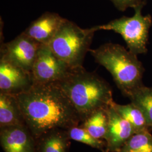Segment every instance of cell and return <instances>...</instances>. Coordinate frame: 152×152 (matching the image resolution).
<instances>
[{
	"label": "cell",
	"instance_id": "obj_20",
	"mask_svg": "<svg viewBox=\"0 0 152 152\" xmlns=\"http://www.w3.org/2000/svg\"></svg>",
	"mask_w": 152,
	"mask_h": 152
},
{
	"label": "cell",
	"instance_id": "obj_3",
	"mask_svg": "<svg viewBox=\"0 0 152 152\" xmlns=\"http://www.w3.org/2000/svg\"><path fill=\"white\" fill-rule=\"evenodd\" d=\"M95 61L109 72L114 82L127 97L143 85L144 68L137 55L119 44L107 43L90 50Z\"/></svg>",
	"mask_w": 152,
	"mask_h": 152
},
{
	"label": "cell",
	"instance_id": "obj_19",
	"mask_svg": "<svg viewBox=\"0 0 152 152\" xmlns=\"http://www.w3.org/2000/svg\"><path fill=\"white\" fill-rule=\"evenodd\" d=\"M115 6L121 10H125L129 7H136L140 6L143 0H110Z\"/></svg>",
	"mask_w": 152,
	"mask_h": 152
},
{
	"label": "cell",
	"instance_id": "obj_8",
	"mask_svg": "<svg viewBox=\"0 0 152 152\" xmlns=\"http://www.w3.org/2000/svg\"><path fill=\"white\" fill-rule=\"evenodd\" d=\"M33 84L30 72L0 58V91L16 95L28 90Z\"/></svg>",
	"mask_w": 152,
	"mask_h": 152
},
{
	"label": "cell",
	"instance_id": "obj_12",
	"mask_svg": "<svg viewBox=\"0 0 152 152\" xmlns=\"http://www.w3.org/2000/svg\"><path fill=\"white\" fill-rule=\"evenodd\" d=\"M23 121L15 96L0 92L1 128L23 126Z\"/></svg>",
	"mask_w": 152,
	"mask_h": 152
},
{
	"label": "cell",
	"instance_id": "obj_7",
	"mask_svg": "<svg viewBox=\"0 0 152 152\" xmlns=\"http://www.w3.org/2000/svg\"><path fill=\"white\" fill-rule=\"evenodd\" d=\"M41 45L22 32L1 45L0 58L31 73Z\"/></svg>",
	"mask_w": 152,
	"mask_h": 152
},
{
	"label": "cell",
	"instance_id": "obj_9",
	"mask_svg": "<svg viewBox=\"0 0 152 152\" xmlns=\"http://www.w3.org/2000/svg\"><path fill=\"white\" fill-rule=\"evenodd\" d=\"M108 126L104 140L106 152H117L131 136L136 133L132 125L110 105L107 109Z\"/></svg>",
	"mask_w": 152,
	"mask_h": 152
},
{
	"label": "cell",
	"instance_id": "obj_14",
	"mask_svg": "<svg viewBox=\"0 0 152 152\" xmlns=\"http://www.w3.org/2000/svg\"><path fill=\"white\" fill-rule=\"evenodd\" d=\"M131 103L134 104L143 113L150 129H152V87L144 85L129 96Z\"/></svg>",
	"mask_w": 152,
	"mask_h": 152
},
{
	"label": "cell",
	"instance_id": "obj_5",
	"mask_svg": "<svg viewBox=\"0 0 152 152\" xmlns=\"http://www.w3.org/2000/svg\"><path fill=\"white\" fill-rule=\"evenodd\" d=\"M135 14L131 17L123 16L108 23L95 26L99 30L112 31L121 35L127 44L129 50L137 55L147 53L149 32L152 25L150 15L141 14V6L135 9Z\"/></svg>",
	"mask_w": 152,
	"mask_h": 152
},
{
	"label": "cell",
	"instance_id": "obj_2",
	"mask_svg": "<svg viewBox=\"0 0 152 152\" xmlns=\"http://www.w3.org/2000/svg\"><path fill=\"white\" fill-rule=\"evenodd\" d=\"M56 83L81 120L86 119L97 110L108 108L114 102L108 83L83 66L72 68L67 75Z\"/></svg>",
	"mask_w": 152,
	"mask_h": 152
},
{
	"label": "cell",
	"instance_id": "obj_6",
	"mask_svg": "<svg viewBox=\"0 0 152 152\" xmlns=\"http://www.w3.org/2000/svg\"><path fill=\"white\" fill-rule=\"evenodd\" d=\"M71 68L55 55L48 45H41L31 72L33 83H58Z\"/></svg>",
	"mask_w": 152,
	"mask_h": 152
},
{
	"label": "cell",
	"instance_id": "obj_15",
	"mask_svg": "<svg viewBox=\"0 0 152 152\" xmlns=\"http://www.w3.org/2000/svg\"><path fill=\"white\" fill-rule=\"evenodd\" d=\"M107 109L99 110L91 114L85 120L82 127L94 137L99 140L105 139L108 130V116Z\"/></svg>",
	"mask_w": 152,
	"mask_h": 152
},
{
	"label": "cell",
	"instance_id": "obj_1",
	"mask_svg": "<svg viewBox=\"0 0 152 152\" xmlns=\"http://www.w3.org/2000/svg\"><path fill=\"white\" fill-rule=\"evenodd\" d=\"M15 96L25 122L36 138L58 129H70L80 119L56 83H33Z\"/></svg>",
	"mask_w": 152,
	"mask_h": 152
},
{
	"label": "cell",
	"instance_id": "obj_13",
	"mask_svg": "<svg viewBox=\"0 0 152 152\" xmlns=\"http://www.w3.org/2000/svg\"><path fill=\"white\" fill-rule=\"evenodd\" d=\"M112 106L115 110L127 121L134 127L136 132L149 130L150 128L141 110L132 103L121 105L113 102Z\"/></svg>",
	"mask_w": 152,
	"mask_h": 152
},
{
	"label": "cell",
	"instance_id": "obj_10",
	"mask_svg": "<svg viewBox=\"0 0 152 152\" xmlns=\"http://www.w3.org/2000/svg\"><path fill=\"white\" fill-rule=\"evenodd\" d=\"M64 18L55 12H46L33 21L23 32L42 45H48Z\"/></svg>",
	"mask_w": 152,
	"mask_h": 152
},
{
	"label": "cell",
	"instance_id": "obj_4",
	"mask_svg": "<svg viewBox=\"0 0 152 152\" xmlns=\"http://www.w3.org/2000/svg\"><path fill=\"white\" fill-rule=\"evenodd\" d=\"M95 27L84 29L64 19L48 46L60 60L71 68L83 66L85 57L92 42Z\"/></svg>",
	"mask_w": 152,
	"mask_h": 152
},
{
	"label": "cell",
	"instance_id": "obj_16",
	"mask_svg": "<svg viewBox=\"0 0 152 152\" xmlns=\"http://www.w3.org/2000/svg\"><path fill=\"white\" fill-rule=\"evenodd\" d=\"M152 152V135L149 130L136 132L117 152Z\"/></svg>",
	"mask_w": 152,
	"mask_h": 152
},
{
	"label": "cell",
	"instance_id": "obj_17",
	"mask_svg": "<svg viewBox=\"0 0 152 152\" xmlns=\"http://www.w3.org/2000/svg\"><path fill=\"white\" fill-rule=\"evenodd\" d=\"M68 137L73 140L85 144L90 147L104 151L106 148V142L103 140L97 139L93 136L83 127H72L68 131Z\"/></svg>",
	"mask_w": 152,
	"mask_h": 152
},
{
	"label": "cell",
	"instance_id": "obj_11",
	"mask_svg": "<svg viewBox=\"0 0 152 152\" xmlns=\"http://www.w3.org/2000/svg\"><path fill=\"white\" fill-rule=\"evenodd\" d=\"M0 136L5 152H34L32 138L24 126L1 128Z\"/></svg>",
	"mask_w": 152,
	"mask_h": 152
},
{
	"label": "cell",
	"instance_id": "obj_18",
	"mask_svg": "<svg viewBox=\"0 0 152 152\" xmlns=\"http://www.w3.org/2000/svg\"><path fill=\"white\" fill-rule=\"evenodd\" d=\"M42 142V152H67L66 137L59 132H51Z\"/></svg>",
	"mask_w": 152,
	"mask_h": 152
}]
</instances>
